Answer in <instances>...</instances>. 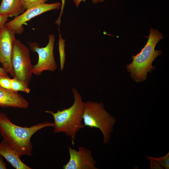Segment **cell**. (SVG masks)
Returning a JSON list of instances; mask_svg holds the SVG:
<instances>
[{"label": "cell", "mask_w": 169, "mask_h": 169, "mask_svg": "<svg viewBox=\"0 0 169 169\" xmlns=\"http://www.w3.org/2000/svg\"><path fill=\"white\" fill-rule=\"evenodd\" d=\"M83 121L84 126L99 129L103 136V143H109L116 120L106 110L102 102H84Z\"/></svg>", "instance_id": "obj_4"}, {"label": "cell", "mask_w": 169, "mask_h": 169, "mask_svg": "<svg viewBox=\"0 0 169 169\" xmlns=\"http://www.w3.org/2000/svg\"><path fill=\"white\" fill-rule=\"evenodd\" d=\"M8 19V18L0 15V28L4 26Z\"/></svg>", "instance_id": "obj_21"}, {"label": "cell", "mask_w": 169, "mask_h": 169, "mask_svg": "<svg viewBox=\"0 0 169 169\" xmlns=\"http://www.w3.org/2000/svg\"><path fill=\"white\" fill-rule=\"evenodd\" d=\"M151 158L157 161L161 166L166 169H169V152L165 156L158 158Z\"/></svg>", "instance_id": "obj_17"}, {"label": "cell", "mask_w": 169, "mask_h": 169, "mask_svg": "<svg viewBox=\"0 0 169 169\" xmlns=\"http://www.w3.org/2000/svg\"><path fill=\"white\" fill-rule=\"evenodd\" d=\"M15 32L5 25L0 28V63L11 76L14 77L11 56L13 43L16 39Z\"/></svg>", "instance_id": "obj_8"}, {"label": "cell", "mask_w": 169, "mask_h": 169, "mask_svg": "<svg viewBox=\"0 0 169 169\" xmlns=\"http://www.w3.org/2000/svg\"><path fill=\"white\" fill-rule=\"evenodd\" d=\"M29 102L21 95L0 86V107L26 109Z\"/></svg>", "instance_id": "obj_10"}, {"label": "cell", "mask_w": 169, "mask_h": 169, "mask_svg": "<svg viewBox=\"0 0 169 169\" xmlns=\"http://www.w3.org/2000/svg\"><path fill=\"white\" fill-rule=\"evenodd\" d=\"M55 41V36L51 34L49 35L48 43L45 47H40L36 42L30 44V49L32 52L37 53L38 56V62L33 66V74L39 75L44 71L53 72L56 69L57 66L54 54Z\"/></svg>", "instance_id": "obj_6"}, {"label": "cell", "mask_w": 169, "mask_h": 169, "mask_svg": "<svg viewBox=\"0 0 169 169\" xmlns=\"http://www.w3.org/2000/svg\"><path fill=\"white\" fill-rule=\"evenodd\" d=\"M77 8L81 2H85V0H73ZM104 0H92L94 4H96L98 3L103 2Z\"/></svg>", "instance_id": "obj_20"}, {"label": "cell", "mask_w": 169, "mask_h": 169, "mask_svg": "<svg viewBox=\"0 0 169 169\" xmlns=\"http://www.w3.org/2000/svg\"><path fill=\"white\" fill-rule=\"evenodd\" d=\"M7 167L3 159V156L0 155V169H6Z\"/></svg>", "instance_id": "obj_22"}, {"label": "cell", "mask_w": 169, "mask_h": 169, "mask_svg": "<svg viewBox=\"0 0 169 169\" xmlns=\"http://www.w3.org/2000/svg\"><path fill=\"white\" fill-rule=\"evenodd\" d=\"M69 160L63 166V169H98L91 151L80 146L78 151L68 147Z\"/></svg>", "instance_id": "obj_9"}, {"label": "cell", "mask_w": 169, "mask_h": 169, "mask_svg": "<svg viewBox=\"0 0 169 169\" xmlns=\"http://www.w3.org/2000/svg\"><path fill=\"white\" fill-rule=\"evenodd\" d=\"M22 0H2L0 15L7 18L16 17L24 12Z\"/></svg>", "instance_id": "obj_12"}, {"label": "cell", "mask_w": 169, "mask_h": 169, "mask_svg": "<svg viewBox=\"0 0 169 169\" xmlns=\"http://www.w3.org/2000/svg\"><path fill=\"white\" fill-rule=\"evenodd\" d=\"M11 62L14 77L28 86L33 74V66L30 57V50L20 40L14 41Z\"/></svg>", "instance_id": "obj_5"}, {"label": "cell", "mask_w": 169, "mask_h": 169, "mask_svg": "<svg viewBox=\"0 0 169 169\" xmlns=\"http://www.w3.org/2000/svg\"><path fill=\"white\" fill-rule=\"evenodd\" d=\"M0 155L16 169H32L23 163L18 152L3 140L0 142Z\"/></svg>", "instance_id": "obj_11"}, {"label": "cell", "mask_w": 169, "mask_h": 169, "mask_svg": "<svg viewBox=\"0 0 169 169\" xmlns=\"http://www.w3.org/2000/svg\"><path fill=\"white\" fill-rule=\"evenodd\" d=\"M61 6V3L56 2L51 4L45 3L32 7L27 9L25 12L16 17L14 19L6 23L5 25L14 31L16 33L21 34L23 32V25L26 22L45 12L59 9Z\"/></svg>", "instance_id": "obj_7"}, {"label": "cell", "mask_w": 169, "mask_h": 169, "mask_svg": "<svg viewBox=\"0 0 169 169\" xmlns=\"http://www.w3.org/2000/svg\"><path fill=\"white\" fill-rule=\"evenodd\" d=\"M150 32L146 45L139 54L132 56V62L127 65L131 77L137 82L146 80L147 73L154 69L153 62L162 53L160 50L155 49L158 42L163 38L162 34L152 28H150Z\"/></svg>", "instance_id": "obj_3"}, {"label": "cell", "mask_w": 169, "mask_h": 169, "mask_svg": "<svg viewBox=\"0 0 169 169\" xmlns=\"http://www.w3.org/2000/svg\"><path fill=\"white\" fill-rule=\"evenodd\" d=\"M58 30L59 33L58 41V49L59 55L60 70L61 71H62L64 68L65 60V41L64 39L62 38L61 37L59 27Z\"/></svg>", "instance_id": "obj_13"}, {"label": "cell", "mask_w": 169, "mask_h": 169, "mask_svg": "<svg viewBox=\"0 0 169 169\" xmlns=\"http://www.w3.org/2000/svg\"><path fill=\"white\" fill-rule=\"evenodd\" d=\"M53 122L44 121L30 127H22L13 123L3 112H0V134L3 140L17 151L21 157L32 155L33 145L31 138L43 128L53 127Z\"/></svg>", "instance_id": "obj_1"}, {"label": "cell", "mask_w": 169, "mask_h": 169, "mask_svg": "<svg viewBox=\"0 0 169 169\" xmlns=\"http://www.w3.org/2000/svg\"><path fill=\"white\" fill-rule=\"evenodd\" d=\"M7 72L3 67H0V76L8 75Z\"/></svg>", "instance_id": "obj_23"}, {"label": "cell", "mask_w": 169, "mask_h": 169, "mask_svg": "<svg viewBox=\"0 0 169 169\" xmlns=\"http://www.w3.org/2000/svg\"><path fill=\"white\" fill-rule=\"evenodd\" d=\"M48 0H22L24 10L32 7L45 3Z\"/></svg>", "instance_id": "obj_15"}, {"label": "cell", "mask_w": 169, "mask_h": 169, "mask_svg": "<svg viewBox=\"0 0 169 169\" xmlns=\"http://www.w3.org/2000/svg\"><path fill=\"white\" fill-rule=\"evenodd\" d=\"M61 10L60 12L59 16L57 20L55 21V23L57 24L59 26L61 22V17L62 15L64 9V7L65 5V0H61Z\"/></svg>", "instance_id": "obj_19"}, {"label": "cell", "mask_w": 169, "mask_h": 169, "mask_svg": "<svg viewBox=\"0 0 169 169\" xmlns=\"http://www.w3.org/2000/svg\"><path fill=\"white\" fill-rule=\"evenodd\" d=\"M147 159L149 160L151 164V169H162L161 165L156 160L152 158L151 157L146 156Z\"/></svg>", "instance_id": "obj_18"}, {"label": "cell", "mask_w": 169, "mask_h": 169, "mask_svg": "<svg viewBox=\"0 0 169 169\" xmlns=\"http://www.w3.org/2000/svg\"><path fill=\"white\" fill-rule=\"evenodd\" d=\"M74 101L69 107L56 112L46 110L50 114L54 119V133L63 132L70 136L74 146L77 133L84 126L82 123L84 110V102L82 97L76 89L72 88Z\"/></svg>", "instance_id": "obj_2"}, {"label": "cell", "mask_w": 169, "mask_h": 169, "mask_svg": "<svg viewBox=\"0 0 169 169\" xmlns=\"http://www.w3.org/2000/svg\"><path fill=\"white\" fill-rule=\"evenodd\" d=\"M28 86L15 77L11 79V90L18 92L21 91L27 94L30 92V89Z\"/></svg>", "instance_id": "obj_14"}, {"label": "cell", "mask_w": 169, "mask_h": 169, "mask_svg": "<svg viewBox=\"0 0 169 169\" xmlns=\"http://www.w3.org/2000/svg\"><path fill=\"white\" fill-rule=\"evenodd\" d=\"M11 79L8 75L0 76V86L4 88L11 90Z\"/></svg>", "instance_id": "obj_16"}]
</instances>
